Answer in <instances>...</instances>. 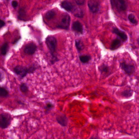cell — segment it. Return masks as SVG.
Segmentation results:
<instances>
[{"label": "cell", "instance_id": "cell-23", "mask_svg": "<svg viewBox=\"0 0 139 139\" xmlns=\"http://www.w3.org/2000/svg\"><path fill=\"white\" fill-rule=\"evenodd\" d=\"M74 15L76 17L79 18H82L84 16V12L81 10H75L74 12Z\"/></svg>", "mask_w": 139, "mask_h": 139}, {"label": "cell", "instance_id": "cell-15", "mask_svg": "<svg viewBox=\"0 0 139 139\" xmlns=\"http://www.w3.org/2000/svg\"><path fill=\"white\" fill-rule=\"evenodd\" d=\"M79 59L82 63H86L91 60V57L88 55H82L79 56Z\"/></svg>", "mask_w": 139, "mask_h": 139}, {"label": "cell", "instance_id": "cell-22", "mask_svg": "<svg viewBox=\"0 0 139 139\" xmlns=\"http://www.w3.org/2000/svg\"><path fill=\"white\" fill-rule=\"evenodd\" d=\"M128 19L130 23L133 24H137V22L135 18V17L133 14H130L128 15Z\"/></svg>", "mask_w": 139, "mask_h": 139}, {"label": "cell", "instance_id": "cell-4", "mask_svg": "<svg viewBox=\"0 0 139 139\" xmlns=\"http://www.w3.org/2000/svg\"><path fill=\"white\" fill-rule=\"evenodd\" d=\"M11 116L7 113L0 115V127L6 128L9 126L11 122Z\"/></svg>", "mask_w": 139, "mask_h": 139}, {"label": "cell", "instance_id": "cell-25", "mask_svg": "<svg viewBox=\"0 0 139 139\" xmlns=\"http://www.w3.org/2000/svg\"><path fill=\"white\" fill-rule=\"evenodd\" d=\"M54 105L50 103H47L45 106V109L46 111H49L51 109L53 108Z\"/></svg>", "mask_w": 139, "mask_h": 139}, {"label": "cell", "instance_id": "cell-21", "mask_svg": "<svg viewBox=\"0 0 139 139\" xmlns=\"http://www.w3.org/2000/svg\"><path fill=\"white\" fill-rule=\"evenodd\" d=\"M8 95V91L4 88L0 87V96L6 97Z\"/></svg>", "mask_w": 139, "mask_h": 139}, {"label": "cell", "instance_id": "cell-6", "mask_svg": "<svg viewBox=\"0 0 139 139\" xmlns=\"http://www.w3.org/2000/svg\"><path fill=\"white\" fill-rule=\"evenodd\" d=\"M71 22V17L67 14H64L61 20V23L58 25L57 27L62 29L67 30L69 27Z\"/></svg>", "mask_w": 139, "mask_h": 139}, {"label": "cell", "instance_id": "cell-26", "mask_svg": "<svg viewBox=\"0 0 139 139\" xmlns=\"http://www.w3.org/2000/svg\"><path fill=\"white\" fill-rule=\"evenodd\" d=\"M85 0H75L76 3L78 5H82L85 3Z\"/></svg>", "mask_w": 139, "mask_h": 139}, {"label": "cell", "instance_id": "cell-31", "mask_svg": "<svg viewBox=\"0 0 139 139\" xmlns=\"http://www.w3.org/2000/svg\"><path fill=\"white\" fill-rule=\"evenodd\" d=\"M90 139H97L96 138H95V137H92V138H90Z\"/></svg>", "mask_w": 139, "mask_h": 139}, {"label": "cell", "instance_id": "cell-27", "mask_svg": "<svg viewBox=\"0 0 139 139\" xmlns=\"http://www.w3.org/2000/svg\"><path fill=\"white\" fill-rule=\"evenodd\" d=\"M12 6L14 8H17L18 6V3L17 1H12Z\"/></svg>", "mask_w": 139, "mask_h": 139}, {"label": "cell", "instance_id": "cell-24", "mask_svg": "<svg viewBox=\"0 0 139 139\" xmlns=\"http://www.w3.org/2000/svg\"><path fill=\"white\" fill-rule=\"evenodd\" d=\"M20 90L22 92L26 93L28 91V88L25 84H22L20 86Z\"/></svg>", "mask_w": 139, "mask_h": 139}, {"label": "cell", "instance_id": "cell-28", "mask_svg": "<svg viewBox=\"0 0 139 139\" xmlns=\"http://www.w3.org/2000/svg\"><path fill=\"white\" fill-rule=\"evenodd\" d=\"M5 25V23L3 21V20L0 19V28L3 27Z\"/></svg>", "mask_w": 139, "mask_h": 139}, {"label": "cell", "instance_id": "cell-7", "mask_svg": "<svg viewBox=\"0 0 139 139\" xmlns=\"http://www.w3.org/2000/svg\"><path fill=\"white\" fill-rule=\"evenodd\" d=\"M88 6L91 12L95 13L99 10L100 4L97 0H89L88 2Z\"/></svg>", "mask_w": 139, "mask_h": 139}, {"label": "cell", "instance_id": "cell-17", "mask_svg": "<svg viewBox=\"0 0 139 139\" xmlns=\"http://www.w3.org/2000/svg\"><path fill=\"white\" fill-rule=\"evenodd\" d=\"M99 71L102 73H107L109 71V67L105 64H103L101 66L99 67Z\"/></svg>", "mask_w": 139, "mask_h": 139}, {"label": "cell", "instance_id": "cell-18", "mask_svg": "<svg viewBox=\"0 0 139 139\" xmlns=\"http://www.w3.org/2000/svg\"><path fill=\"white\" fill-rule=\"evenodd\" d=\"M55 15V13L53 10H50L47 12L45 15V17L48 20H50L52 19Z\"/></svg>", "mask_w": 139, "mask_h": 139}, {"label": "cell", "instance_id": "cell-2", "mask_svg": "<svg viewBox=\"0 0 139 139\" xmlns=\"http://www.w3.org/2000/svg\"><path fill=\"white\" fill-rule=\"evenodd\" d=\"M111 3L113 8L120 12H124L127 8L126 0H111Z\"/></svg>", "mask_w": 139, "mask_h": 139}, {"label": "cell", "instance_id": "cell-8", "mask_svg": "<svg viewBox=\"0 0 139 139\" xmlns=\"http://www.w3.org/2000/svg\"><path fill=\"white\" fill-rule=\"evenodd\" d=\"M36 50V45L34 43H30L26 45L24 49V51L27 54L32 55L34 54Z\"/></svg>", "mask_w": 139, "mask_h": 139}, {"label": "cell", "instance_id": "cell-16", "mask_svg": "<svg viewBox=\"0 0 139 139\" xmlns=\"http://www.w3.org/2000/svg\"><path fill=\"white\" fill-rule=\"evenodd\" d=\"M75 46L76 48L79 52L81 51L84 48V44L83 43V42L80 40H75Z\"/></svg>", "mask_w": 139, "mask_h": 139}, {"label": "cell", "instance_id": "cell-5", "mask_svg": "<svg viewBox=\"0 0 139 139\" xmlns=\"http://www.w3.org/2000/svg\"><path fill=\"white\" fill-rule=\"evenodd\" d=\"M120 67L128 75H131L135 71V67L133 65L128 64L126 62L123 61L120 63Z\"/></svg>", "mask_w": 139, "mask_h": 139}, {"label": "cell", "instance_id": "cell-12", "mask_svg": "<svg viewBox=\"0 0 139 139\" xmlns=\"http://www.w3.org/2000/svg\"><path fill=\"white\" fill-rule=\"evenodd\" d=\"M122 45V42L119 39H115L112 41L110 46V49L111 50H115L120 48Z\"/></svg>", "mask_w": 139, "mask_h": 139}, {"label": "cell", "instance_id": "cell-30", "mask_svg": "<svg viewBox=\"0 0 139 139\" xmlns=\"http://www.w3.org/2000/svg\"><path fill=\"white\" fill-rule=\"evenodd\" d=\"M137 44H138L139 46V38H138L137 39Z\"/></svg>", "mask_w": 139, "mask_h": 139}, {"label": "cell", "instance_id": "cell-19", "mask_svg": "<svg viewBox=\"0 0 139 139\" xmlns=\"http://www.w3.org/2000/svg\"><path fill=\"white\" fill-rule=\"evenodd\" d=\"M8 45L7 43H5L3 45L1 49L2 55H5L6 54L7 52L8 51Z\"/></svg>", "mask_w": 139, "mask_h": 139}, {"label": "cell", "instance_id": "cell-14", "mask_svg": "<svg viewBox=\"0 0 139 139\" xmlns=\"http://www.w3.org/2000/svg\"><path fill=\"white\" fill-rule=\"evenodd\" d=\"M133 91L131 90H125L121 93V95L123 97L126 98H129L132 96L133 95Z\"/></svg>", "mask_w": 139, "mask_h": 139}, {"label": "cell", "instance_id": "cell-11", "mask_svg": "<svg viewBox=\"0 0 139 139\" xmlns=\"http://www.w3.org/2000/svg\"><path fill=\"white\" fill-rule=\"evenodd\" d=\"M57 122L59 124L63 126H66L67 124V119L64 115H59L56 117Z\"/></svg>", "mask_w": 139, "mask_h": 139}, {"label": "cell", "instance_id": "cell-9", "mask_svg": "<svg viewBox=\"0 0 139 139\" xmlns=\"http://www.w3.org/2000/svg\"><path fill=\"white\" fill-rule=\"evenodd\" d=\"M112 32L113 33L118 35V36L124 42L126 41L127 40L128 37L127 35L124 31L119 30L118 28H113V29Z\"/></svg>", "mask_w": 139, "mask_h": 139}, {"label": "cell", "instance_id": "cell-1", "mask_svg": "<svg viewBox=\"0 0 139 139\" xmlns=\"http://www.w3.org/2000/svg\"><path fill=\"white\" fill-rule=\"evenodd\" d=\"M46 43L52 57V63H54L57 61V59L55 56L57 45V40L54 36H49L46 39Z\"/></svg>", "mask_w": 139, "mask_h": 139}, {"label": "cell", "instance_id": "cell-3", "mask_svg": "<svg viewBox=\"0 0 139 139\" xmlns=\"http://www.w3.org/2000/svg\"><path fill=\"white\" fill-rule=\"evenodd\" d=\"M36 69L35 66H31L29 68L22 66H17L15 67L14 71L18 75L20 76L22 78H23L27 75L28 73H33Z\"/></svg>", "mask_w": 139, "mask_h": 139}, {"label": "cell", "instance_id": "cell-29", "mask_svg": "<svg viewBox=\"0 0 139 139\" xmlns=\"http://www.w3.org/2000/svg\"><path fill=\"white\" fill-rule=\"evenodd\" d=\"M3 74L0 71V81H1L3 80Z\"/></svg>", "mask_w": 139, "mask_h": 139}, {"label": "cell", "instance_id": "cell-10", "mask_svg": "<svg viewBox=\"0 0 139 139\" xmlns=\"http://www.w3.org/2000/svg\"><path fill=\"white\" fill-rule=\"evenodd\" d=\"M72 29L74 31L78 33L82 34L84 31L83 27L80 22L79 21H75L73 23L72 25Z\"/></svg>", "mask_w": 139, "mask_h": 139}, {"label": "cell", "instance_id": "cell-20", "mask_svg": "<svg viewBox=\"0 0 139 139\" xmlns=\"http://www.w3.org/2000/svg\"><path fill=\"white\" fill-rule=\"evenodd\" d=\"M19 18L20 20L24 19V18L26 16V12L25 11V10L24 9L22 8L19 11Z\"/></svg>", "mask_w": 139, "mask_h": 139}, {"label": "cell", "instance_id": "cell-13", "mask_svg": "<svg viewBox=\"0 0 139 139\" xmlns=\"http://www.w3.org/2000/svg\"><path fill=\"white\" fill-rule=\"evenodd\" d=\"M61 6L63 9L67 11H72L73 8L72 4L67 1H63L61 4Z\"/></svg>", "mask_w": 139, "mask_h": 139}]
</instances>
